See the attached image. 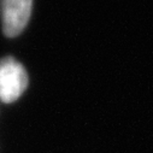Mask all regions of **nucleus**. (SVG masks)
I'll use <instances>...</instances> for the list:
<instances>
[{"instance_id":"f257e3e1","label":"nucleus","mask_w":153,"mask_h":153,"mask_svg":"<svg viewBox=\"0 0 153 153\" xmlns=\"http://www.w3.org/2000/svg\"><path fill=\"white\" fill-rule=\"evenodd\" d=\"M28 86V75L24 66L13 57L0 60V99L10 104L17 100Z\"/></svg>"},{"instance_id":"f03ea898","label":"nucleus","mask_w":153,"mask_h":153,"mask_svg":"<svg viewBox=\"0 0 153 153\" xmlns=\"http://www.w3.org/2000/svg\"><path fill=\"white\" fill-rule=\"evenodd\" d=\"M33 0H1L3 29L6 36L15 37L25 28L30 13Z\"/></svg>"}]
</instances>
